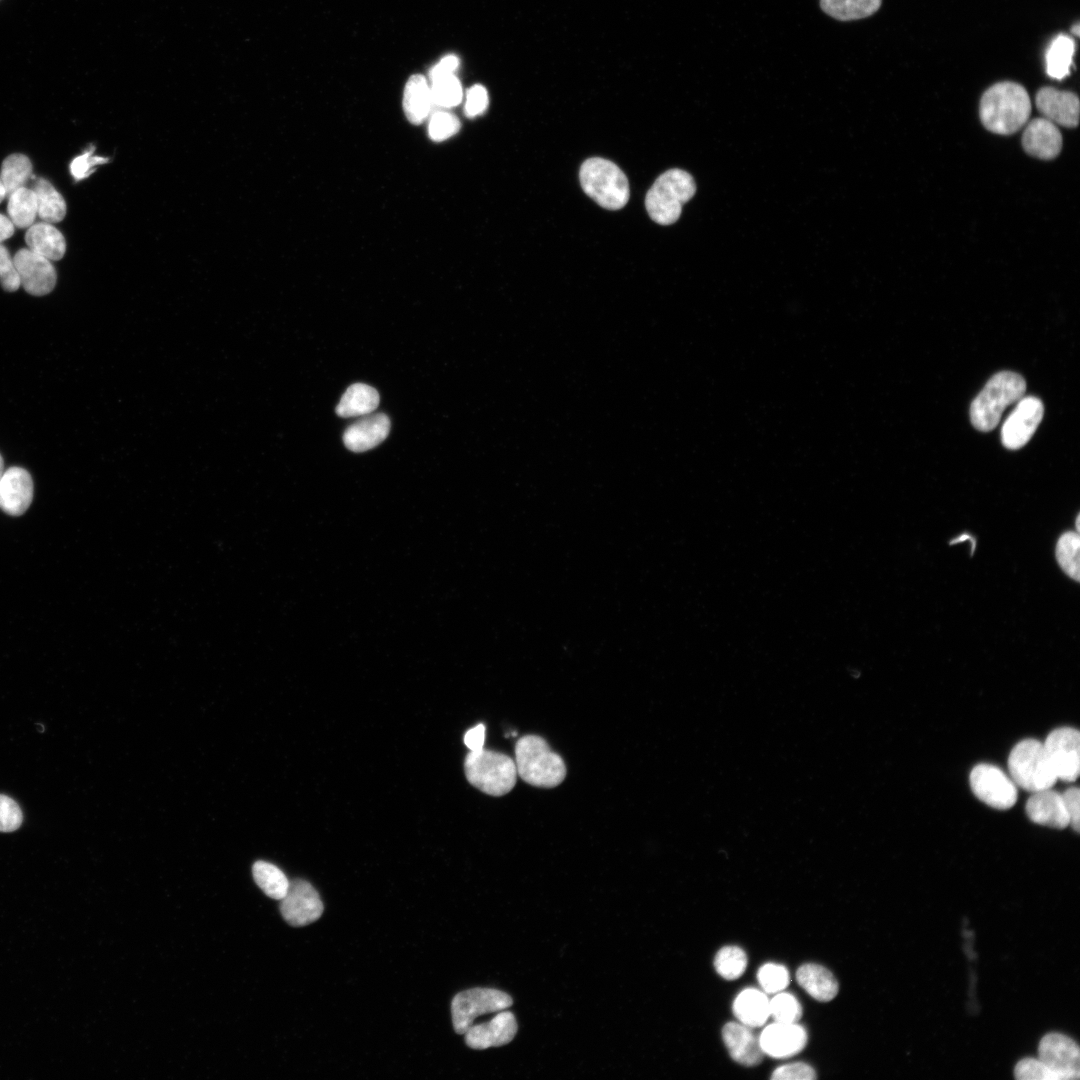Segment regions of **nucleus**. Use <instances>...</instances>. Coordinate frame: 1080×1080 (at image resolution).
Here are the masks:
<instances>
[{
  "mask_svg": "<svg viewBox=\"0 0 1080 1080\" xmlns=\"http://www.w3.org/2000/svg\"><path fill=\"white\" fill-rule=\"evenodd\" d=\"M1031 101L1026 89L1015 82H999L988 88L979 106L982 124L989 131L1009 135L1026 123Z\"/></svg>",
  "mask_w": 1080,
  "mask_h": 1080,
  "instance_id": "obj_1",
  "label": "nucleus"
},
{
  "mask_svg": "<svg viewBox=\"0 0 1080 1080\" xmlns=\"http://www.w3.org/2000/svg\"><path fill=\"white\" fill-rule=\"evenodd\" d=\"M1024 378L1012 371H1001L993 375L976 396L970 406V420L979 431L994 429L1011 404L1017 403L1025 394Z\"/></svg>",
  "mask_w": 1080,
  "mask_h": 1080,
  "instance_id": "obj_2",
  "label": "nucleus"
},
{
  "mask_svg": "<svg viewBox=\"0 0 1080 1080\" xmlns=\"http://www.w3.org/2000/svg\"><path fill=\"white\" fill-rule=\"evenodd\" d=\"M514 762L517 775L532 786L553 788L561 784L566 776L563 759L538 735H525L518 739Z\"/></svg>",
  "mask_w": 1080,
  "mask_h": 1080,
  "instance_id": "obj_3",
  "label": "nucleus"
},
{
  "mask_svg": "<svg viewBox=\"0 0 1080 1080\" xmlns=\"http://www.w3.org/2000/svg\"><path fill=\"white\" fill-rule=\"evenodd\" d=\"M696 191L692 176L681 169H670L661 174L646 194V210L653 221L661 225L673 224L682 212V206Z\"/></svg>",
  "mask_w": 1080,
  "mask_h": 1080,
  "instance_id": "obj_4",
  "label": "nucleus"
},
{
  "mask_svg": "<svg viewBox=\"0 0 1080 1080\" xmlns=\"http://www.w3.org/2000/svg\"><path fill=\"white\" fill-rule=\"evenodd\" d=\"M579 179L584 192L605 209H620L629 200L628 179L610 160L599 157L587 159L581 165Z\"/></svg>",
  "mask_w": 1080,
  "mask_h": 1080,
  "instance_id": "obj_5",
  "label": "nucleus"
},
{
  "mask_svg": "<svg viewBox=\"0 0 1080 1080\" xmlns=\"http://www.w3.org/2000/svg\"><path fill=\"white\" fill-rule=\"evenodd\" d=\"M464 771L471 785L491 796H502L510 792L518 776L511 757L484 748L470 751L466 755Z\"/></svg>",
  "mask_w": 1080,
  "mask_h": 1080,
  "instance_id": "obj_6",
  "label": "nucleus"
},
{
  "mask_svg": "<svg viewBox=\"0 0 1080 1080\" xmlns=\"http://www.w3.org/2000/svg\"><path fill=\"white\" fill-rule=\"evenodd\" d=\"M1008 769L1014 783L1032 793L1049 789L1058 780L1043 743L1036 739H1024L1013 747Z\"/></svg>",
  "mask_w": 1080,
  "mask_h": 1080,
  "instance_id": "obj_7",
  "label": "nucleus"
},
{
  "mask_svg": "<svg viewBox=\"0 0 1080 1080\" xmlns=\"http://www.w3.org/2000/svg\"><path fill=\"white\" fill-rule=\"evenodd\" d=\"M512 1004V998L500 990L472 988L462 991L451 1002L454 1030L464 1034L477 1017L506 1010Z\"/></svg>",
  "mask_w": 1080,
  "mask_h": 1080,
  "instance_id": "obj_8",
  "label": "nucleus"
},
{
  "mask_svg": "<svg viewBox=\"0 0 1080 1080\" xmlns=\"http://www.w3.org/2000/svg\"><path fill=\"white\" fill-rule=\"evenodd\" d=\"M969 781L974 795L992 808L1006 810L1017 801V785L997 766L986 763L976 765Z\"/></svg>",
  "mask_w": 1080,
  "mask_h": 1080,
  "instance_id": "obj_9",
  "label": "nucleus"
},
{
  "mask_svg": "<svg viewBox=\"0 0 1080 1080\" xmlns=\"http://www.w3.org/2000/svg\"><path fill=\"white\" fill-rule=\"evenodd\" d=\"M1057 779L1073 782L1079 776L1080 733L1071 727L1053 730L1043 742Z\"/></svg>",
  "mask_w": 1080,
  "mask_h": 1080,
  "instance_id": "obj_10",
  "label": "nucleus"
},
{
  "mask_svg": "<svg viewBox=\"0 0 1080 1080\" xmlns=\"http://www.w3.org/2000/svg\"><path fill=\"white\" fill-rule=\"evenodd\" d=\"M1038 1059L1053 1071L1059 1080L1080 1077L1079 1046L1066 1035L1048 1033L1043 1036L1038 1047Z\"/></svg>",
  "mask_w": 1080,
  "mask_h": 1080,
  "instance_id": "obj_11",
  "label": "nucleus"
},
{
  "mask_svg": "<svg viewBox=\"0 0 1080 1080\" xmlns=\"http://www.w3.org/2000/svg\"><path fill=\"white\" fill-rule=\"evenodd\" d=\"M1044 415L1042 401L1034 396L1022 397L1009 414L1001 429V441L1007 449L1023 447L1033 436Z\"/></svg>",
  "mask_w": 1080,
  "mask_h": 1080,
  "instance_id": "obj_12",
  "label": "nucleus"
},
{
  "mask_svg": "<svg viewBox=\"0 0 1080 1080\" xmlns=\"http://www.w3.org/2000/svg\"><path fill=\"white\" fill-rule=\"evenodd\" d=\"M280 912L292 926H305L318 920L324 910L318 892L307 881H290L286 895L280 900Z\"/></svg>",
  "mask_w": 1080,
  "mask_h": 1080,
  "instance_id": "obj_13",
  "label": "nucleus"
},
{
  "mask_svg": "<svg viewBox=\"0 0 1080 1080\" xmlns=\"http://www.w3.org/2000/svg\"><path fill=\"white\" fill-rule=\"evenodd\" d=\"M20 285L31 295L50 293L56 284V271L49 259L31 251L20 249L13 257Z\"/></svg>",
  "mask_w": 1080,
  "mask_h": 1080,
  "instance_id": "obj_14",
  "label": "nucleus"
},
{
  "mask_svg": "<svg viewBox=\"0 0 1080 1080\" xmlns=\"http://www.w3.org/2000/svg\"><path fill=\"white\" fill-rule=\"evenodd\" d=\"M514 1014L500 1011L490 1021L470 1026L465 1034L467 1046L476 1050L499 1047L510 1043L517 1033Z\"/></svg>",
  "mask_w": 1080,
  "mask_h": 1080,
  "instance_id": "obj_15",
  "label": "nucleus"
},
{
  "mask_svg": "<svg viewBox=\"0 0 1080 1080\" xmlns=\"http://www.w3.org/2000/svg\"><path fill=\"white\" fill-rule=\"evenodd\" d=\"M808 1041L805 1028L798 1023H778L767 1026L759 1037L764 1054L787 1058L801 1052Z\"/></svg>",
  "mask_w": 1080,
  "mask_h": 1080,
  "instance_id": "obj_16",
  "label": "nucleus"
},
{
  "mask_svg": "<svg viewBox=\"0 0 1080 1080\" xmlns=\"http://www.w3.org/2000/svg\"><path fill=\"white\" fill-rule=\"evenodd\" d=\"M33 499V481L30 473L13 466L4 470L0 481V508L10 516H20L29 508Z\"/></svg>",
  "mask_w": 1080,
  "mask_h": 1080,
  "instance_id": "obj_17",
  "label": "nucleus"
},
{
  "mask_svg": "<svg viewBox=\"0 0 1080 1080\" xmlns=\"http://www.w3.org/2000/svg\"><path fill=\"white\" fill-rule=\"evenodd\" d=\"M1036 107L1045 119L1068 128L1079 122V99L1070 91L1053 87L1041 88L1035 98Z\"/></svg>",
  "mask_w": 1080,
  "mask_h": 1080,
  "instance_id": "obj_18",
  "label": "nucleus"
},
{
  "mask_svg": "<svg viewBox=\"0 0 1080 1080\" xmlns=\"http://www.w3.org/2000/svg\"><path fill=\"white\" fill-rule=\"evenodd\" d=\"M390 426L388 416L383 413L364 415L345 429L343 442L353 452L370 450L386 439Z\"/></svg>",
  "mask_w": 1080,
  "mask_h": 1080,
  "instance_id": "obj_19",
  "label": "nucleus"
},
{
  "mask_svg": "<svg viewBox=\"0 0 1080 1080\" xmlns=\"http://www.w3.org/2000/svg\"><path fill=\"white\" fill-rule=\"evenodd\" d=\"M722 1038L730 1056L737 1063L752 1067L762 1062L765 1054L751 1027L728 1022L722 1028Z\"/></svg>",
  "mask_w": 1080,
  "mask_h": 1080,
  "instance_id": "obj_20",
  "label": "nucleus"
},
{
  "mask_svg": "<svg viewBox=\"0 0 1080 1080\" xmlns=\"http://www.w3.org/2000/svg\"><path fill=\"white\" fill-rule=\"evenodd\" d=\"M1026 813L1039 825L1064 829L1070 824L1062 795L1051 788L1033 792L1026 803Z\"/></svg>",
  "mask_w": 1080,
  "mask_h": 1080,
  "instance_id": "obj_21",
  "label": "nucleus"
},
{
  "mask_svg": "<svg viewBox=\"0 0 1080 1080\" xmlns=\"http://www.w3.org/2000/svg\"><path fill=\"white\" fill-rule=\"evenodd\" d=\"M1022 145L1028 154L1049 160L1060 153L1062 136L1056 124L1045 118H1035L1023 133Z\"/></svg>",
  "mask_w": 1080,
  "mask_h": 1080,
  "instance_id": "obj_22",
  "label": "nucleus"
},
{
  "mask_svg": "<svg viewBox=\"0 0 1080 1080\" xmlns=\"http://www.w3.org/2000/svg\"><path fill=\"white\" fill-rule=\"evenodd\" d=\"M798 984L814 999L827 1002L835 998L839 986L834 975L825 967L807 963L796 972Z\"/></svg>",
  "mask_w": 1080,
  "mask_h": 1080,
  "instance_id": "obj_23",
  "label": "nucleus"
},
{
  "mask_svg": "<svg viewBox=\"0 0 1080 1080\" xmlns=\"http://www.w3.org/2000/svg\"><path fill=\"white\" fill-rule=\"evenodd\" d=\"M25 241L29 249L50 261H58L66 252V242L62 233L47 222L32 224L26 234Z\"/></svg>",
  "mask_w": 1080,
  "mask_h": 1080,
  "instance_id": "obj_24",
  "label": "nucleus"
},
{
  "mask_svg": "<svg viewBox=\"0 0 1080 1080\" xmlns=\"http://www.w3.org/2000/svg\"><path fill=\"white\" fill-rule=\"evenodd\" d=\"M430 85L424 76L412 75L404 89L403 109L407 119L412 124L422 123L429 115L432 108Z\"/></svg>",
  "mask_w": 1080,
  "mask_h": 1080,
  "instance_id": "obj_25",
  "label": "nucleus"
},
{
  "mask_svg": "<svg viewBox=\"0 0 1080 1080\" xmlns=\"http://www.w3.org/2000/svg\"><path fill=\"white\" fill-rule=\"evenodd\" d=\"M733 1013L740 1023L748 1027H760L770 1017L769 1000L765 993L747 988L733 1002Z\"/></svg>",
  "mask_w": 1080,
  "mask_h": 1080,
  "instance_id": "obj_26",
  "label": "nucleus"
},
{
  "mask_svg": "<svg viewBox=\"0 0 1080 1080\" xmlns=\"http://www.w3.org/2000/svg\"><path fill=\"white\" fill-rule=\"evenodd\" d=\"M379 399L376 389L364 383H355L344 392L335 411L344 418L364 416L375 411Z\"/></svg>",
  "mask_w": 1080,
  "mask_h": 1080,
  "instance_id": "obj_27",
  "label": "nucleus"
},
{
  "mask_svg": "<svg viewBox=\"0 0 1080 1080\" xmlns=\"http://www.w3.org/2000/svg\"><path fill=\"white\" fill-rule=\"evenodd\" d=\"M32 190L37 198L38 216L47 223H57L66 215V202L54 186L44 178H35Z\"/></svg>",
  "mask_w": 1080,
  "mask_h": 1080,
  "instance_id": "obj_28",
  "label": "nucleus"
},
{
  "mask_svg": "<svg viewBox=\"0 0 1080 1080\" xmlns=\"http://www.w3.org/2000/svg\"><path fill=\"white\" fill-rule=\"evenodd\" d=\"M1075 52V42L1065 34H1059L1046 51V72L1055 79H1063L1070 72Z\"/></svg>",
  "mask_w": 1080,
  "mask_h": 1080,
  "instance_id": "obj_29",
  "label": "nucleus"
},
{
  "mask_svg": "<svg viewBox=\"0 0 1080 1080\" xmlns=\"http://www.w3.org/2000/svg\"><path fill=\"white\" fill-rule=\"evenodd\" d=\"M882 0H820L821 9L840 21H851L873 15Z\"/></svg>",
  "mask_w": 1080,
  "mask_h": 1080,
  "instance_id": "obj_30",
  "label": "nucleus"
},
{
  "mask_svg": "<svg viewBox=\"0 0 1080 1080\" xmlns=\"http://www.w3.org/2000/svg\"><path fill=\"white\" fill-rule=\"evenodd\" d=\"M7 212L14 226L29 228L38 216L37 198L32 189L21 187L8 197Z\"/></svg>",
  "mask_w": 1080,
  "mask_h": 1080,
  "instance_id": "obj_31",
  "label": "nucleus"
},
{
  "mask_svg": "<svg viewBox=\"0 0 1080 1080\" xmlns=\"http://www.w3.org/2000/svg\"><path fill=\"white\" fill-rule=\"evenodd\" d=\"M252 874L256 884L268 897L281 900L286 895L290 881L276 865L257 861L253 864Z\"/></svg>",
  "mask_w": 1080,
  "mask_h": 1080,
  "instance_id": "obj_32",
  "label": "nucleus"
},
{
  "mask_svg": "<svg viewBox=\"0 0 1080 1080\" xmlns=\"http://www.w3.org/2000/svg\"><path fill=\"white\" fill-rule=\"evenodd\" d=\"M32 176V163L26 155L14 153L6 157L0 172V180L5 188L6 197L17 189L25 187Z\"/></svg>",
  "mask_w": 1080,
  "mask_h": 1080,
  "instance_id": "obj_33",
  "label": "nucleus"
},
{
  "mask_svg": "<svg viewBox=\"0 0 1080 1080\" xmlns=\"http://www.w3.org/2000/svg\"><path fill=\"white\" fill-rule=\"evenodd\" d=\"M746 966V953L737 946L722 947L714 958V967L717 973L726 980L739 978L744 973Z\"/></svg>",
  "mask_w": 1080,
  "mask_h": 1080,
  "instance_id": "obj_34",
  "label": "nucleus"
},
{
  "mask_svg": "<svg viewBox=\"0 0 1080 1080\" xmlns=\"http://www.w3.org/2000/svg\"><path fill=\"white\" fill-rule=\"evenodd\" d=\"M1079 547L1078 533L1066 532L1058 540L1056 557L1063 571L1071 578L1079 581Z\"/></svg>",
  "mask_w": 1080,
  "mask_h": 1080,
  "instance_id": "obj_35",
  "label": "nucleus"
},
{
  "mask_svg": "<svg viewBox=\"0 0 1080 1080\" xmlns=\"http://www.w3.org/2000/svg\"><path fill=\"white\" fill-rule=\"evenodd\" d=\"M430 90L432 104L441 109L457 106L463 97L462 86L454 74L431 81Z\"/></svg>",
  "mask_w": 1080,
  "mask_h": 1080,
  "instance_id": "obj_36",
  "label": "nucleus"
},
{
  "mask_svg": "<svg viewBox=\"0 0 1080 1080\" xmlns=\"http://www.w3.org/2000/svg\"><path fill=\"white\" fill-rule=\"evenodd\" d=\"M770 1016L778 1023H798L802 1008L798 1000L789 993H777L769 1000Z\"/></svg>",
  "mask_w": 1080,
  "mask_h": 1080,
  "instance_id": "obj_37",
  "label": "nucleus"
},
{
  "mask_svg": "<svg viewBox=\"0 0 1080 1080\" xmlns=\"http://www.w3.org/2000/svg\"><path fill=\"white\" fill-rule=\"evenodd\" d=\"M757 978L763 991L770 994L783 991L789 984L787 969L774 963L763 965L758 971Z\"/></svg>",
  "mask_w": 1080,
  "mask_h": 1080,
  "instance_id": "obj_38",
  "label": "nucleus"
},
{
  "mask_svg": "<svg viewBox=\"0 0 1080 1080\" xmlns=\"http://www.w3.org/2000/svg\"><path fill=\"white\" fill-rule=\"evenodd\" d=\"M460 129L458 118L445 110L436 111L430 118L428 133L434 141H444L456 134Z\"/></svg>",
  "mask_w": 1080,
  "mask_h": 1080,
  "instance_id": "obj_39",
  "label": "nucleus"
},
{
  "mask_svg": "<svg viewBox=\"0 0 1080 1080\" xmlns=\"http://www.w3.org/2000/svg\"><path fill=\"white\" fill-rule=\"evenodd\" d=\"M1014 1076L1018 1080H1059L1057 1075L1038 1058L1031 1057L1024 1058L1016 1064Z\"/></svg>",
  "mask_w": 1080,
  "mask_h": 1080,
  "instance_id": "obj_40",
  "label": "nucleus"
},
{
  "mask_svg": "<svg viewBox=\"0 0 1080 1080\" xmlns=\"http://www.w3.org/2000/svg\"><path fill=\"white\" fill-rule=\"evenodd\" d=\"M23 814L19 805L10 797L0 794V832H12L20 827Z\"/></svg>",
  "mask_w": 1080,
  "mask_h": 1080,
  "instance_id": "obj_41",
  "label": "nucleus"
},
{
  "mask_svg": "<svg viewBox=\"0 0 1080 1080\" xmlns=\"http://www.w3.org/2000/svg\"><path fill=\"white\" fill-rule=\"evenodd\" d=\"M0 284L8 292H14L20 287V280L13 258L2 244H0Z\"/></svg>",
  "mask_w": 1080,
  "mask_h": 1080,
  "instance_id": "obj_42",
  "label": "nucleus"
},
{
  "mask_svg": "<svg viewBox=\"0 0 1080 1080\" xmlns=\"http://www.w3.org/2000/svg\"><path fill=\"white\" fill-rule=\"evenodd\" d=\"M94 147L84 154L74 158L70 164V172L76 181L88 177L94 172V167L108 162V158L93 156Z\"/></svg>",
  "mask_w": 1080,
  "mask_h": 1080,
  "instance_id": "obj_43",
  "label": "nucleus"
},
{
  "mask_svg": "<svg viewBox=\"0 0 1080 1080\" xmlns=\"http://www.w3.org/2000/svg\"><path fill=\"white\" fill-rule=\"evenodd\" d=\"M816 1078L815 1070L805 1063H793L778 1067L771 1075L773 1080H812Z\"/></svg>",
  "mask_w": 1080,
  "mask_h": 1080,
  "instance_id": "obj_44",
  "label": "nucleus"
},
{
  "mask_svg": "<svg viewBox=\"0 0 1080 1080\" xmlns=\"http://www.w3.org/2000/svg\"><path fill=\"white\" fill-rule=\"evenodd\" d=\"M488 93L484 86L476 84L469 88L466 93L464 111L467 117L473 118L482 114L488 106Z\"/></svg>",
  "mask_w": 1080,
  "mask_h": 1080,
  "instance_id": "obj_45",
  "label": "nucleus"
},
{
  "mask_svg": "<svg viewBox=\"0 0 1080 1080\" xmlns=\"http://www.w3.org/2000/svg\"><path fill=\"white\" fill-rule=\"evenodd\" d=\"M1069 822L1072 828L1079 832L1080 828V791L1078 787H1070L1062 794Z\"/></svg>",
  "mask_w": 1080,
  "mask_h": 1080,
  "instance_id": "obj_46",
  "label": "nucleus"
},
{
  "mask_svg": "<svg viewBox=\"0 0 1080 1080\" xmlns=\"http://www.w3.org/2000/svg\"><path fill=\"white\" fill-rule=\"evenodd\" d=\"M459 58L455 55L443 57L429 72L430 81L452 75L459 67Z\"/></svg>",
  "mask_w": 1080,
  "mask_h": 1080,
  "instance_id": "obj_47",
  "label": "nucleus"
},
{
  "mask_svg": "<svg viewBox=\"0 0 1080 1080\" xmlns=\"http://www.w3.org/2000/svg\"><path fill=\"white\" fill-rule=\"evenodd\" d=\"M464 744L470 751H477L484 748L485 741V726L478 724L475 727L469 729L464 734Z\"/></svg>",
  "mask_w": 1080,
  "mask_h": 1080,
  "instance_id": "obj_48",
  "label": "nucleus"
},
{
  "mask_svg": "<svg viewBox=\"0 0 1080 1080\" xmlns=\"http://www.w3.org/2000/svg\"><path fill=\"white\" fill-rule=\"evenodd\" d=\"M14 227L9 217L0 214V243L14 234Z\"/></svg>",
  "mask_w": 1080,
  "mask_h": 1080,
  "instance_id": "obj_49",
  "label": "nucleus"
},
{
  "mask_svg": "<svg viewBox=\"0 0 1080 1080\" xmlns=\"http://www.w3.org/2000/svg\"><path fill=\"white\" fill-rule=\"evenodd\" d=\"M5 197H6V191H5V188H4V186H3V184H2V182L0 180V203L4 200Z\"/></svg>",
  "mask_w": 1080,
  "mask_h": 1080,
  "instance_id": "obj_50",
  "label": "nucleus"
},
{
  "mask_svg": "<svg viewBox=\"0 0 1080 1080\" xmlns=\"http://www.w3.org/2000/svg\"><path fill=\"white\" fill-rule=\"evenodd\" d=\"M3 473H4V461H3L2 456L0 455V481H1V478L3 476Z\"/></svg>",
  "mask_w": 1080,
  "mask_h": 1080,
  "instance_id": "obj_51",
  "label": "nucleus"
},
{
  "mask_svg": "<svg viewBox=\"0 0 1080 1080\" xmlns=\"http://www.w3.org/2000/svg\"><path fill=\"white\" fill-rule=\"evenodd\" d=\"M1071 31H1072L1073 34L1078 36L1079 35V24L1078 23L1075 24V26L1071 28Z\"/></svg>",
  "mask_w": 1080,
  "mask_h": 1080,
  "instance_id": "obj_52",
  "label": "nucleus"
}]
</instances>
